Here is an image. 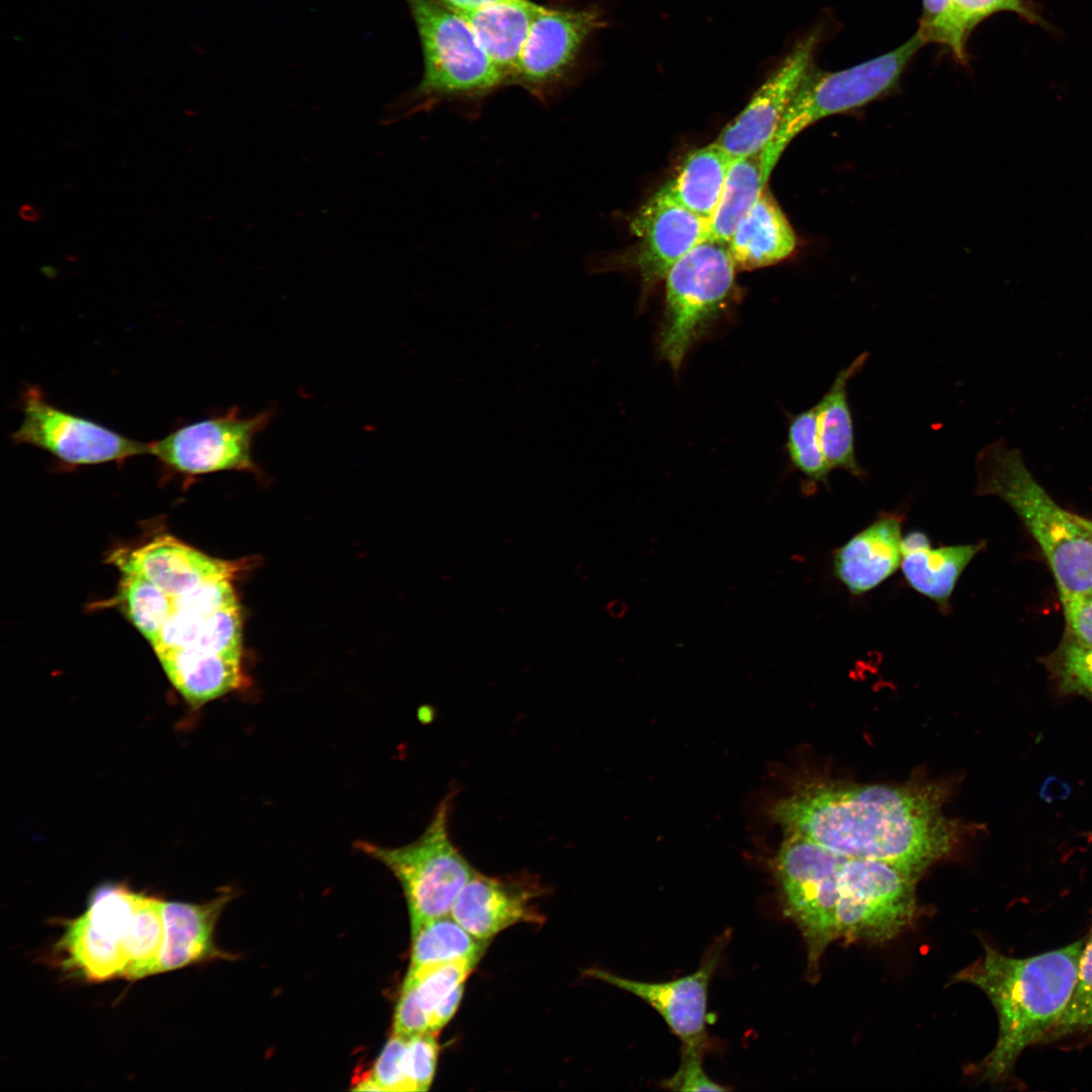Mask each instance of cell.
I'll use <instances>...</instances> for the list:
<instances>
[{"label": "cell", "mask_w": 1092, "mask_h": 1092, "mask_svg": "<svg viewBox=\"0 0 1092 1092\" xmlns=\"http://www.w3.org/2000/svg\"><path fill=\"white\" fill-rule=\"evenodd\" d=\"M943 794L934 785L808 781L779 799L771 817L788 834L919 878L959 838V826L942 812Z\"/></svg>", "instance_id": "6da1fadb"}, {"label": "cell", "mask_w": 1092, "mask_h": 1092, "mask_svg": "<svg viewBox=\"0 0 1092 1092\" xmlns=\"http://www.w3.org/2000/svg\"><path fill=\"white\" fill-rule=\"evenodd\" d=\"M1086 939L1029 958H1012L988 944L954 982L981 989L993 1004L999 1034L979 1065L980 1076L1000 1081L1028 1046L1042 1041L1064 1014L1076 983Z\"/></svg>", "instance_id": "7a4b0ae2"}, {"label": "cell", "mask_w": 1092, "mask_h": 1092, "mask_svg": "<svg viewBox=\"0 0 1092 1092\" xmlns=\"http://www.w3.org/2000/svg\"><path fill=\"white\" fill-rule=\"evenodd\" d=\"M165 900L120 883L99 886L80 916L63 921L54 949L61 968L89 982L157 974Z\"/></svg>", "instance_id": "3957f363"}, {"label": "cell", "mask_w": 1092, "mask_h": 1092, "mask_svg": "<svg viewBox=\"0 0 1092 1092\" xmlns=\"http://www.w3.org/2000/svg\"><path fill=\"white\" fill-rule=\"evenodd\" d=\"M976 471L975 493L997 496L1017 514L1041 548L1060 597L1092 594V532L1036 481L1021 451L999 439L978 453Z\"/></svg>", "instance_id": "277c9868"}, {"label": "cell", "mask_w": 1092, "mask_h": 1092, "mask_svg": "<svg viewBox=\"0 0 1092 1092\" xmlns=\"http://www.w3.org/2000/svg\"><path fill=\"white\" fill-rule=\"evenodd\" d=\"M424 59L418 86L391 105L384 121L396 122L441 102L476 104L507 83L464 17L440 0H405Z\"/></svg>", "instance_id": "5b68a950"}, {"label": "cell", "mask_w": 1092, "mask_h": 1092, "mask_svg": "<svg viewBox=\"0 0 1092 1092\" xmlns=\"http://www.w3.org/2000/svg\"><path fill=\"white\" fill-rule=\"evenodd\" d=\"M926 44L916 31L898 48L852 67L823 71L813 65L800 82L781 124L761 152L769 178L789 144L813 123L859 108L888 93L899 82L907 65Z\"/></svg>", "instance_id": "8992f818"}, {"label": "cell", "mask_w": 1092, "mask_h": 1092, "mask_svg": "<svg viewBox=\"0 0 1092 1092\" xmlns=\"http://www.w3.org/2000/svg\"><path fill=\"white\" fill-rule=\"evenodd\" d=\"M452 793L438 805L429 825L415 841L384 847L367 841L356 847L383 863L400 884L412 928L449 915L466 883L475 874L449 834Z\"/></svg>", "instance_id": "52a82bcc"}, {"label": "cell", "mask_w": 1092, "mask_h": 1092, "mask_svg": "<svg viewBox=\"0 0 1092 1092\" xmlns=\"http://www.w3.org/2000/svg\"><path fill=\"white\" fill-rule=\"evenodd\" d=\"M843 855L805 837L788 834L772 872L784 913L799 928L807 948V977L817 982L821 959L839 939L838 873Z\"/></svg>", "instance_id": "ba28073f"}, {"label": "cell", "mask_w": 1092, "mask_h": 1092, "mask_svg": "<svg viewBox=\"0 0 1092 1092\" xmlns=\"http://www.w3.org/2000/svg\"><path fill=\"white\" fill-rule=\"evenodd\" d=\"M917 880L887 862L843 855L838 873L839 939L884 943L906 930L918 915Z\"/></svg>", "instance_id": "9c48e42d"}, {"label": "cell", "mask_w": 1092, "mask_h": 1092, "mask_svg": "<svg viewBox=\"0 0 1092 1092\" xmlns=\"http://www.w3.org/2000/svg\"><path fill=\"white\" fill-rule=\"evenodd\" d=\"M736 270L728 244L709 238L667 272L660 351L675 371L691 345L728 297Z\"/></svg>", "instance_id": "30bf717a"}, {"label": "cell", "mask_w": 1092, "mask_h": 1092, "mask_svg": "<svg viewBox=\"0 0 1092 1092\" xmlns=\"http://www.w3.org/2000/svg\"><path fill=\"white\" fill-rule=\"evenodd\" d=\"M22 413L21 425L11 435L13 443L38 448L68 465L120 462L148 454V443L61 410L34 386L24 390Z\"/></svg>", "instance_id": "8fae6325"}, {"label": "cell", "mask_w": 1092, "mask_h": 1092, "mask_svg": "<svg viewBox=\"0 0 1092 1092\" xmlns=\"http://www.w3.org/2000/svg\"><path fill=\"white\" fill-rule=\"evenodd\" d=\"M272 411L242 417L238 407L180 427L148 443V454L186 475L226 470L260 473L253 458L255 437L270 423Z\"/></svg>", "instance_id": "7c38bea8"}, {"label": "cell", "mask_w": 1092, "mask_h": 1092, "mask_svg": "<svg viewBox=\"0 0 1092 1092\" xmlns=\"http://www.w3.org/2000/svg\"><path fill=\"white\" fill-rule=\"evenodd\" d=\"M605 24L598 8L541 6L511 83L542 102L551 99L567 81L585 40Z\"/></svg>", "instance_id": "4fadbf2b"}, {"label": "cell", "mask_w": 1092, "mask_h": 1092, "mask_svg": "<svg viewBox=\"0 0 1092 1092\" xmlns=\"http://www.w3.org/2000/svg\"><path fill=\"white\" fill-rule=\"evenodd\" d=\"M729 940L730 930L724 931L709 947L695 972L666 982L637 981L602 969H590L586 975L629 992L650 1005L678 1037L681 1046L707 1052L711 1045L707 1028L708 991Z\"/></svg>", "instance_id": "5bb4252c"}, {"label": "cell", "mask_w": 1092, "mask_h": 1092, "mask_svg": "<svg viewBox=\"0 0 1092 1092\" xmlns=\"http://www.w3.org/2000/svg\"><path fill=\"white\" fill-rule=\"evenodd\" d=\"M820 41L813 31L799 40L714 141L733 158L760 153L777 132Z\"/></svg>", "instance_id": "9a60e30c"}, {"label": "cell", "mask_w": 1092, "mask_h": 1092, "mask_svg": "<svg viewBox=\"0 0 1092 1092\" xmlns=\"http://www.w3.org/2000/svg\"><path fill=\"white\" fill-rule=\"evenodd\" d=\"M638 239L635 265L647 286L663 280L692 249L711 238L710 219L678 203L661 187L632 216Z\"/></svg>", "instance_id": "2e32d148"}, {"label": "cell", "mask_w": 1092, "mask_h": 1092, "mask_svg": "<svg viewBox=\"0 0 1092 1092\" xmlns=\"http://www.w3.org/2000/svg\"><path fill=\"white\" fill-rule=\"evenodd\" d=\"M540 887L525 879H497L477 872L457 896L450 915L473 937L489 940L521 922H541L533 901Z\"/></svg>", "instance_id": "e0dca14e"}, {"label": "cell", "mask_w": 1092, "mask_h": 1092, "mask_svg": "<svg viewBox=\"0 0 1092 1092\" xmlns=\"http://www.w3.org/2000/svg\"><path fill=\"white\" fill-rule=\"evenodd\" d=\"M902 521L897 513H881L832 554V570L852 596L875 589L891 577L902 561Z\"/></svg>", "instance_id": "ac0fdd59"}, {"label": "cell", "mask_w": 1092, "mask_h": 1092, "mask_svg": "<svg viewBox=\"0 0 1092 1092\" xmlns=\"http://www.w3.org/2000/svg\"><path fill=\"white\" fill-rule=\"evenodd\" d=\"M111 558L121 572L140 574L170 596L186 593L242 566L207 556L169 536L158 537L131 551L116 552Z\"/></svg>", "instance_id": "d6986e66"}, {"label": "cell", "mask_w": 1092, "mask_h": 1092, "mask_svg": "<svg viewBox=\"0 0 1092 1092\" xmlns=\"http://www.w3.org/2000/svg\"><path fill=\"white\" fill-rule=\"evenodd\" d=\"M233 895L224 891L205 903L164 902L165 940L157 974L232 958L214 942L216 922Z\"/></svg>", "instance_id": "ffe728a7"}, {"label": "cell", "mask_w": 1092, "mask_h": 1092, "mask_svg": "<svg viewBox=\"0 0 1092 1092\" xmlns=\"http://www.w3.org/2000/svg\"><path fill=\"white\" fill-rule=\"evenodd\" d=\"M984 546L980 542L934 548L926 533L913 530L902 538L900 568L912 589L946 614L959 578Z\"/></svg>", "instance_id": "44dd1931"}, {"label": "cell", "mask_w": 1092, "mask_h": 1092, "mask_svg": "<svg viewBox=\"0 0 1092 1092\" xmlns=\"http://www.w3.org/2000/svg\"><path fill=\"white\" fill-rule=\"evenodd\" d=\"M797 245L794 229L766 188L728 243L735 266L740 270L778 264L792 256Z\"/></svg>", "instance_id": "7402d4cb"}, {"label": "cell", "mask_w": 1092, "mask_h": 1092, "mask_svg": "<svg viewBox=\"0 0 1092 1092\" xmlns=\"http://www.w3.org/2000/svg\"><path fill=\"white\" fill-rule=\"evenodd\" d=\"M477 964L461 959L408 969L394 1011L393 1033L411 1036L430 1032L433 1011L464 984Z\"/></svg>", "instance_id": "603a6c76"}, {"label": "cell", "mask_w": 1092, "mask_h": 1092, "mask_svg": "<svg viewBox=\"0 0 1092 1092\" xmlns=\"http://www.w3.org/2000/svg\"><path fill=\"white\" fill-rule=\"evenodd\" d=\"M541 6L530 0H504L459 12L507 83H511L531 24Z\"/></svg>", "instance_id": "cb8c5ba5"}, {"label": "cell", "mask_w": 1092, "mask_h": 1092, "mask_svg": "<svg viewBox=\"0 0 1092 1092\" xmlns=\"http://www.w3.org/2000/svg\"><path fill=\"white\" fill-rule=\"evenodd\" d=\"M868 358V352H863L838 371L826 393L816 403L820 444L829 467L831 470H844L859 480L866 478L867 471L858 463L855 454L854 426L847 384L862 370Z\"/></svg>", "instance_id": "d4e9b609"}, {"label": "cell", "mask_w": 1092, "mask_h": 1092, "mask_svg": "<svg viewBox=\"0 0 1092 1092\" xmlns=\"http://www.w3.org/2000/svg\"><path fill=\"white\" fill-rule=\"evenodd\" d=\"M733 160L713 142L691 152L664 187L678 203L711 220Z\"/></svg>", "instance_id": "484cf974"}, {"label": "cell", "mask_w": 1092, "mask_h": 1092, "mask_svg": "<svg viewBox=\"0 0 1092 1092\" xmlns=\"http://www.w3.org/2000/svg\"><path fill=\"white\" fill-rule=\"evenodd\" d=\"M768 179L761 152L734 158L710 220L712 239L729 243L740 221L760 198Z\"/></svg>", "instance_id": "4316f807"}, {"label": "cell", "mask_w": 1092, "mask_h": 1092, "mask_svg": "<svg viewBox=\"0 0 1092 1092\" xmlns=\"http://www.w3.org/2000/svg\"><path fill=\"white\" fill-rule=\"evenodd\" d=\"M488 944L468 933L451 915L430 919L412 928L408 969L455 960L479 962Z\"/></svg>", "instance_id": "83f0119b"}, {"label": "cell", "mask_w": 1092, "mask_h": 1092, "mask_svg": "<svg viewBox=\"0 0 1092 1092\" xmlns=\"http://www.w3.org/2000/svg\"><path fill=\"white\" fill-rule=\"evenodd\" d=\"M118 600L131 623L152 644L170 617L169 595L140 574L122 572Z\"/></svg>", "instance_id": "f1b7e54d"}, {"label": "cell", "mask_w": 1092, "mask_h": 1092, "mask_svg": "<svg viewBox=\"0 0 1092 1092\" xmlns=\"http://www.w3.org/2000/svg\"><path fill=\"white\" fill-rule=\"evenodd\" d=\"M787 451L793 466L807 479L808 486L828 485L831 468L820 444L816 404L791 418Z\"/></svg>", "instance_id": "f546056e"}, {"label": "cell", "mask_w": 1092, "mask_h": 1092, "mask_svg": "<svg viewBox=\"0 0 1092 1092\" xmlns=\"http://www.w3.org/2000/svg\"><path fill=\"white\" fill-rule=\"evenodd\" d=\"M355 1090L416 1091L411 1076L408 1036L392 1033L370 1071L356 1078Z\"/></svg>", "instance_id": "4dcf8cb0"}, {"label": "cell", "mask_w": 1092, "mask_h": 1092, "mask_svg": "<svg viewBox=\"0 0 1092 1092\" xmlns=\"http://www.w3.org/2000/svg\"><path fill=\"white\" fill-rule=\"evenodd\" d=\"M1045 663L1063 693L1092 701V647L1068 636Z\"/></svg>", "instance_id": "1f68e13d"}, {"label": "cell", "mask_w": 1092, "mask_h": 1092, "mask_svg": "<svg viewBox=\"0 0 1092 1092\" xmlns=\"http://www.w3.org/2000/svg\"><path fill=\"white\" fill-rule=\"evenodd\" d=\"M1092 1020V931L1079 961L1076 983L1067 1008L1043 1040L1086 1030Z\"/></svg>", "instance_id": "d6a6232c"}, {"label": "cell", "mask_w": 1092, "mask_h": 1092, "mask_svg": "<svg viewBox=\"0 0 1092 1092\" xmlns=\"http://www.w3.org/2000/svg\"><path fill=\"white\" fill-rule=\"evenodd\" d=\"M917 32L926 43L945 46L958 61L966 62L968 35L957 18L951 0H922Z\"/></svg>", "instance_id": "836d02e7"}, {"label": "cell", "mask_w": 1092, "mask_h": 1092, "mask_svg": "<svg viewBox=\"0 0 1092 1092\" xmlns=\"http://www.w3.org/2000/svg\"><path fill=\"white\" fill-rule=\"evenodd\" d=\"M705 1051L681 1046L680 1063L676 1072L662 1081L661 1086L672 1091H726L727 1086L712 1080L705 1072Z\"/></svg>", "instance_id": "e575fe53"}, {"label": "cell", "mask_w": 1092, "mask_h": 1092, "mask_svg": "<svg viewBox=\"0 0 1092 1092\" xmlns=\"http://www.w3.org/2000/svg\"><path fill=\"white\" fill-rule=\"evenodd\" d=\"M954 13L969 36L985 18L1001 11L1014 12L1027 20H1036L1022 0H951Z\"/></svg>", "instance_id": "d590c367"}, {"label": "cell", "mask_w": 1092, "mask_h": 1092, "mask_svg": "<svg viewBox=\"0 0 1092 1092\" xmlns=\"http://www.w3.org/2000/svg\"><path fill=\"white\" fill-rule=\"evenodd\" d=\"M438 1052L436 1033L408 1036L411 1076L416 1091L429 1090L436 1073Z\"/></svg>", "instance_id": "8d00e7d4"}, {"label": "cell", "mask_w": 1092, "mask_h": 1092, "mask_svg": "<svg viewBox=\"0 0 1092 1092\" xmlns=\"http://www.w3.org/2000/svg\"><path fill=\"white\" fill-rule=\"evenodd\" d=\"M1069 637L1092 647V594L1061 598Z\"/></svg>", "instance_id": "74e56055"}, {"label": "cell", "mask_w": 1092, "mask_h": 1092, "mask_svg": "<svg viewBox=\"0 0 1092 1092\" xmlns=\"http://www.w3.org/2000/svg\"><path fill=\"white\" fill-rule=\"evenodd\" d=\"M464 984L442 1000L430 1016V1032L438 1033L452 1018L463 996Z\"/></svg>", "instance_id": "f35d334b"}, {"label": "cell", "mask_w": 1092, "mask_h": 1092, "mask_svg": "<svg viewBox=\"0 0 1092 1092\" xmlns=\"http://www.w3.org/2000/svg\"><path fill=\"white\" fill-rule=\"evenodd\" d=\"M457 12H468L484 5L504 0H440Z\"/></svg>", "instance_id": "ab89813d"}, {"label": "cell", "mask_w": 1092, "mask_h": 1092, "mask_svg": "<svg viewBox=\"0 0 1092 1092\" xmlns=\"http://www.w3.org/2000/svg\"><path fill=\"white\" fill-rule=\"evenodd\" d=\"M18 214L23 220L28 222H37L42 217L41 211L29 203L22 204L18 209Z\"/></svg>", "instance_id": "60d3db41"}, {"label": "cell", "mask_w": 1092, "mask_h": 1092, "mask_svg": "<svg viewBox=\"0 0 1092 1092\" xmlns=\"http://www.w3.org/2000/svg\"><path fill=\"white\" fill-rule=\"evenodd\" d=\"M1081 520L1084 523V525L1092 532V520L1084 518V517H1081Z\"/></svg>", "instance_id": "b9f144b4"}, {"label": "cell", "mask_w": 1092, "mask_h": 1092, "mask_svg": "<svg viewBox=\"0 0 1092 1092\" xmlns=\"http://www.w3.org/2000/svg\"><path fill=\"white\" fill-rule=\"evenodd\" d=\"M1089 1028H1092V1020H1091V1022H1090V1024H1089V1027H1088V1029H1089Z\"/></svg>", "instance_id": "7bdbcfd3"}]
</instances>
